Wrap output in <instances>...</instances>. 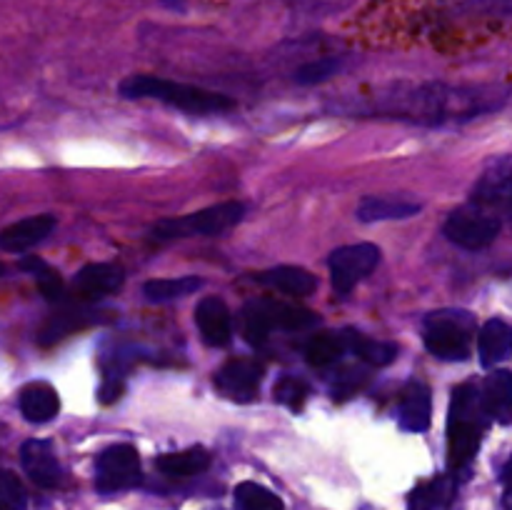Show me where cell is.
I'll return each instance as SVG.
<instances>
[{
    "label": "cell",
    "mask_w": 512,
    "mask_h": 510,
    "mask_svg": "<svg viewBox=\"0 0 512 510\" xmlns=\"http://www.w3.org/2000/svg\"><path fill=\"white\" fill-rule=\"evenodd\" d=\"M200 288H203V280H200L198 275H180V278L148 280V283L143 285V295L150 303H168V300L193 295L195 290Z\"/></svg>",
    "instance_id": "obj_25"
},
{
    "label": "cell",
    "mask_w": 512,
    "mask_h": 510,
    "mask_svg": "<svg viewBox=\"0 0 512 510\" xmlns=\"http://www.w3.org/2000/svg\"><path fill=\"white\" fill-rule=\"evenodd\" d=\"M480 398H483L485 410H488L490 420L498 423H508L512 418V373L510 370H495L488 375L480 388Z\"/></svg>",
    "instance_id": "obj_19"
},
{
    "label": "cell",
    "mask_w": 512,
    "mask_h": 510,
    "mask_svg": "<svg viewBox=\"0 0 512 510\" xmlns=\"http://www.w3.org/2000/svg\"><path fill=\"white\" fill-rule=\"evenodd\" d=\"M490 423L493 420L485 410L478 385H458L453 390L448 415V460L455 473L473 463Z\"/></svg>",
    "instance_id": "obj_2"
},
{
    "label": "cell",
    "mask_w": 512,
    "mask_h": 510,
    "mask_svg": "<svg viewBox=\"0 0 512 510\" xmlns=\"http://www.w3.org/2000/svg\"><path fill=\"white\" fill-rule=\"evenodd\" d=\"M343 353H348L345 330H340V333H318L305 345V358L313 368H330V365L338 363Z\"/></svg>",
    "instance_id": "obj_24"
},
{
    "label": "cell",
    "mask_w": 512,
    "mask_h": 510,
    "mask_svg": "<svg viewBox=\"0 0 512 510\" xmlns=\"http://www.w3.org/2000/svg\"><path fill=\"white\" fill-rule=\"evenodd\" d=\"M480 363L485 368L503 363L512 355V325L503 318H493L480 328L478 333Z\"/></svg>",
    "instance_id": "obj_17"
},
{
    "label": "cell",
    "mask_w": 512,
    "mask_h": 510,
    "mask_svg": "<svg viewBox=\"0 0 512 510\" xmlns=\"http://www.w3.org/2000/svg\"><path fill=\"white\" fill-rule=\"evenodd\" d=\"M503 508L512 510V455L503 468Z\"/></svg>",
    "instance_id": "obj_34"
},
{
    "label": "cell",
    "mask_w": 512,
    "mask_h": 510,
    "mask_svg": "<svg viewBox=\"0 0 512 510\" xmlns=\"http://www.w3.org/2000/svg\"><path fill=\"white\" fill-rule=\"evenodd\" d=\"M430 415H433L430 388L420 383V380H410L398 400L400 425H403V430H410V433H425L430 428Z\"/></svg>",
    "instance_id": "obj_12"
},
{
    "label": "cell",
    "mask_w": 512,
    "mask_h": 510,
    "mask_svg": "<svg viewBox=\"0 0 512 510\" xmlns=\"http://www.w3.org/2000/svg\"><path fill=\"white\" fill-rule=\"evenodd\" d=\"M455 490L458 483L453 475H438L410 493L408 510H453Z\"/></svg>",
    "instance_id": "obj_20"
},
{
    "label": "cell",
    "mask_w": 512,
    "mask_h": 510,
    "mask_svg": "<svg viewBox=\"0 0 512 510\" xmlns=\"http://www.w3.org/2000/svg\"><path fill=\"white\" fill-rule=\"evenodd\" d=\"M245 205L238 200H228V203L210 205V208L198 210V213L183 215V218L160 220L150 228V235L155 240H178V238H193V235H223L230 228L243 220Z\"/></svg>",
    "instance_id": "obj_5"
},
{
    "label": "cell",
    "mask_w": 512,
    "mask_h": 510,
    "mask_svg": "<svg viewBox=\"0 0 512 510\" xmlns=\"http://www.w3.org/2000/svg\"><path fill=\"white\" fill-rule=\"evenodd\" d=\"M20 268L28 270V273L33 275L35 283H38V288H40V293H43L50 303H58V300H63V295H65L63 280H60L58 270L50 268L45 260L35 258V255H28V258L20 263Z\"/></svg>",
    "instance_id": "obj_27"
},
{
    "label": "cell",
    "mask_w": 512,
    "mask_h": 510,
    "mask_svg": "<svg viewBox=\"0 0 512 510\" xmlns=\"http://www.w3.org/2000/svg\"><path fill=\"white\" fill-rule=\"evenodd\" d=\"M380 263V248L373 243L343 245L328 258L330 278L338 295H348L358 283H363Z\"/></svg>",
    "instance_id": "obj_8"
},
{
    "label": "cell",
    "mask_w": 512,
    "mask_h": 510,
    "mask_svg": "<svg viewBox=\"0 0 512 510\" xmlns=\"http://www.w3.org/2000/svg\"><path fill=\"white\" fill-rule=\"evenodd\" d=\"M263 365L258 360L238 358L225 363L215 375V388L238 403H250L258 395L260 383H263Z\"/></svg>",
    "instance_id": "obj_10"
},
{
    "label": "cell",
    "mask_w": 512,
    "mask_h": 510,
    "mask_svg": "<svg viewBox=\"0 0 512 510\" xmlns=\"http://www.w3.org/2000/svg\"><path fill=\"white\" fill-rule=\"evenodd\" d=\"M340 65H343L340 63V58H315L295 70V83H300V85L325 83V80H330L335 73H338Z\"/></svg>",
    "instance_id": "obj_30"
},
{
    "label": "cell",
    "mask_w": 512,
    "mask_h": 510,
    "mask_svg": "<svg viewBox=\"0 0 512 510\" xmlns=\"http://www.w3.org/2000/svg\"><path fill=\"white\" fill-rule=\"evenodd\" d=\"M195 323L200 335L213 348H223L233 338V318H230L228 305L220 298H203L195 308Z\"/></svg>",
    "instance_id": "obj_14"
},
{
    "label": "cell",
    "mask_w": 512,
    "mask_h": 510,
    "mask_svg": "<svg viewBox=\"0 0 512 510\" xmlns=\"http://www.w3.org/2000/svg\"><path fill=\"white\" fill-rule=\"evenodd\" d=\"M490 13H512V0H478Z\"/></svg>",
    "instance_id": "obj_35"
},
{
    "label": "cell",
    "mask_w": 512,
    "mask_h": 510,
    "mask_svg": "<svg viewBox=\"0 0 512 510\" xmlns=\"http://www.w3.org/2000/svg\"><path fill=\"white\" fill-rule=\"evenodd\" d=\"M365 380H368V375H365L363 368H343L338 375H335L333 398L338 400L350 398V395H355L360 388H363Z\"/></svg>",
    "instance_id": "obj_33"
},
{
    "label": "cell",
    "mask_w": 512,
    "mask_h": 510,
    "mask_svg": "<svg viewBox=\"0 0 512 510\" xmlns=\"http://www.w3.org/2000/svg\"><path fill=\"white\" fill-rule=\"evenodd\" d=\"M253 278L263 283L265 288H273L285 295H295V298H305V295H310L318 288V278L310 270L298 268V265H278V268L263 270V273L253 275Z\"/></svg>",
    "instance_id": "obj_16"
},
{
    "label": "cell",
    "mask_w": 512,
    "mask_h": 510,
    "mask_svg": "<svg viewBox=\"0 0 512 510\" xmlns=\"http://www.w3.org/2000/svg\"><path fill=\"white\" fill-rule=\"evenodd\" d=\"M508 93L510 90L503 85H395L388 93L378 95L373 110L408 123H463L500 110L508 103Z\"/></svg>",
    "instance_id": "obj_1"
},
{
    "label": "cell",
    "mask_w": 512,
    "mask_h": 510,
    "mask_svg": "<svg viewBox=\"0 0 512 510\" xmlns=\"http://www.w3.org/2000/svg\"><path fill=\"white\" fill-rule=\"evenodd\" d=\"M345 340H348V350H353L363 363L373 365V368H383L398 358V345L383 343V340H370L360 335L358 330H345Z\"/></svg>",
    "instance_id": "obj_26"
},
{
    "label": "cell",
    "mask_w": 512,
    "mask_h": 510,
    "mask_svg": "<svg viewBox=\"0 0 512 510\" xmlns=\"http://www.w3.org/2000/svg\"><path fill=\"white\" fill-rule=\"evenodd\" d=\"M475 338V318L468 310H435L423 323V343L430 355L448 363L470 358Z\"/></svg>",
    "instance_id": "obj_4"
},
{
    "label": "cell",
    "mask_w": 512,
    "mask_h": 510,
    "mask_svg": "<svg viewBox=\"0 0 512 510\" xmlns=\"http://www.w3.org/2000/svg\"><path fill=\"white\" fill-rule=\"evenodd\" d=\"M120 95L130 100L150 98L158 103L170 105V108L185 110L193 115H210L220 113V110L233 108V98L223 93H213V90L195 88V85L175 83V80L153 78V75H130L120 83Z\"/></svg>",
    "instance_id": "obj_3"
},
{
    "label": "cell",
    "mask_w": 512,
    "mask_h": 510,
    "mask_svg": "<svg viewBox=\"0 0 512 510\" xmlns=\"http://www.w3.org/2000/svg\"><path fill=\"white\" fill-rule=\"evenodd\" d=\"M235 510H283V500L258 483H240L235 488Z\"/></svg>",
    "instance_id": "obj_28"
},
{
    "label": "cell",
    "mask_w": 512,
    "mask_h": 510,
    "mask_svg": "<svg viewBox=\"0 0 512 510\" xmlns=\"http://www.w3.org/2000/svg\"><path fill=\"white\" fill-rule=\"evenodd\" d=\"M420 213L418 203L400 198H365L358 205L360 223H380V220H405Z\"/></svg>",
    "instance_id": "obj_22"
},
{
    "label": "cell",
    "mask_w": 512,
    "mask_h": 510,
    "mask_svg": "<svg viewBox=\"0 0 512 510\" xmlns=\"http://www.w3.org/2000/svg\"><path fill=\"white\" fill-rule=\"evenodd\" d=\"M140 483V455L133 445L118 443L105 448L95 463V488L103 495L123 493Z\"/></svg>",
    "instance_id": "obj_7"
},
{
    "label": "cell",
    "mask_w": 512,
    "mask_h": 510,
    "mask_svg": "<svg viewBox=\"0 0 512 510\" xmlns=\"http://www.w3.org/2000/svg\"><path fill=\"white\" fill-rule=\"evenodd\" d=\"M20 463H23L25 475L40 488L63 485V465H60L50 440H25L20 448Z\"/></svg>",
    "instance_id": "obj_11"
},
{
    "label": "cell",
    "mask_w": 512,
    "mask_h": 510,
    "mask_svg": "<svg viewBox=\"0 0 512 510\" xmlns=\"http://www.w3.org/2000/svg\"><path fill=\"white\" fill-rule=\"evenodd\" d=\"M125 273L113 263H90L75 275V290L85 298H105L123 288Z\"/></svg>",
    "instance_id": "obj_15"
},
{
    "label": "cell",
    "mask_w": 512,
    "mask_h": 510,
    "mask_svg": "<svg viewBox=\"0 0 512 510\" xmlns=\"http://www.w3.org/2000/svg\"><path fill=\"white\" fill-rule=\"evenodd\" d=\"M243 333H245V340H248L250 345H263L268 343L270 338V325L268 320L263 318V313L258 310V305L255 303H248L243 310Z\"/></svg>",
    "instance_id": "obj_32"
},
{
    "label": "cell",
    "mask_w": 512,
    "mask_h": 510,
    "mask_svg": "<svg viewBox=\"0 0 512 510\" xmlns=\"http://www.w3.org/2000/svg\"><path fill=\"white\" fill-rule=\"evenodd\" d=\"M470 203L490 210L495 215L512 210V155H498L485 165L475 183Z\"/></svg>",
    "instance_id": "obj_9"
},
{
    "label": "cell",
    "mask_w": 512,
    "mask_h": 510,
    "mask_svg": "<svg viewBox=\"0 0 512 510\" xmlns=\"http://www.w3.org/2000/svg\"><path fill=\"white\" fill-rule=\"evenodd\" d=\"M55 228L53 215H30L0 230V250L5 253H28L38 243H43Z\"/></svg>",
    "instance_id": "obj_13"
},
{
    "label": "cell",
    "mask_w": 512,
    "mask_h": 510,
    "mask_svg": "<svg viewBox=\"0 0 512 510\" xmlns=\"http://www.w3.org/2000/svg\"><path fill=\"white\" fill-rule=\"evenodd\" d=\"M255 305L263 313V318L268 320L270 330H308L320 323L318 313H313V310L295 308V305L278 303V300H255Z\"/></svg>",
    "instance_id": "obj_21"
},
{
    "label": "cell",
    "mask_w": 512,
    "mask_h": 510,
    "mask_svg": "<svg viewBox=\"0 0 512 510\" xmlns=\"http://www.w3.org/2000/svg\"><path fill=\"white\" fill-rule=\"evenodd\" d=\"M3 275H5V265L0 263V278H3Z\"/></svg>",
    "instance_id": "obj_36"
},
{
    "label": "cell",
    "mask_w": 512,
    "mask_h": 510,
    "mask_svg": "<svg viewBox=\"0 0 512 510\" xmlns=\"http://www.w3.org/2000/svg\"><path fill=\"white\" fill-rule=\"evenodd\" d=\"M308 395H310L308 383L295 378V375H283V378L278 380V385H275V400H278L280 405H285V408L295 410V413L303 410Z\"/></svg>",
    "instance_id": "obj_29"
},
{
    "label": "cell",
    "mask_w": 512,
    "mask_h": 510,
    "mask_svg": "<svg viewBox=\"0 0 512 510\" xmlns=\"http://www.w3.org/2000/svg\"><path fill=\"white\" fill-rule=\"evenodd\" d=\"M0 510H28L23 483L10 470H0Z\"/></svg>",
    "instance_id": "obj_31"
},
{
    "label": "cell",
    "mask_w": 512,
    "mask_h": 510,
    "mask_svg": "<svg viewBox=\"0 0 512 510\" xmlns=\"http://www.w3.org/2000/svg\"><path fill=\"white\" fill-rule=\"evenodd\" d=\"M18 408L28 423H50L60 410V398L53 385L30 383L20 390Z\"/></svg>",
    "instance_id": "obj_18"
},
{
    "label": "cell",
    "mask_w": 512,
    "mask_h": 510,
    "mask_svg": "<svg viewBox=\"0 0 512 510\" xmlns=\"http://www.w3.org/2000/svg\"><path fill=\"white\" fill-rule=\"evenodd\" d=\"M503 218L480 205L468 203L455 208L443 225V233L450 243L465 250H483L498 238Z\"/></svg>",
    "instance_id": "obj_6"
},
{
    "label": "cell",
    "mask_w": 512,
    "mask_h": 510,
    "mask_svg": "<svg viewBox=\"0 0 512 510\" xmlns=\"http://www.w3.org/2000/svg\"><path fill=\"white\" fill-rule=\"evenodd\" d=\"M210 455L208 450L195 445V448L180 450V453H168L158 458V470L160 473L170 475V478H190V475H198L203 470H208Z\"/></svg>",
    "instance_id": "obj_23"
}]
</instances>
